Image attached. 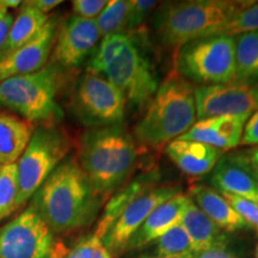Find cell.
Segmentation results:
<instances>
[{"label": "cell", "mask_w": 258, "mask_h": 258, "mask_svg": "<svg viewBox=\"0 0 258 258\" xmlns=\"http://www.w3.org/2000/svg\"><path fill=\"white\" fill-rule=\"evenodd\" d=\"M101 196L76 159H64L32 196V203L53 233L71 232L95 219Z\"/></svg>", "instance_id": "obj_1"}, {"label": "cell", "mask_w": 258, "mask_h": 258, "mask_svg": "<svg viewBox=\"0 0 258 258\" xmlns=\"http://www.w3.org/2000/svg\"><path fill=\"white\" fill-rule=\"evenodd\" d=\"M196 120L195 86L177 72L171 73L134 127V139L140 146L159 150L186 133Z\"/></svg>", "instance_id": "obj_2"}, {"label": "cell", "mask_w": 258, "mask_h": 258, "mask_svg": "<svg viewBox=\"0 0 258 258\" xmlns=\"http://www.w3.org/2000/svg\"><path fill=\"white\" fill-rule=\"evenodd\" d=\"M88 72L104 77L135 106L151 101L159 86L150 61L129 35L103 37L89 61Z\"/></svg>", "instance_id": "obj_3"}, {"label": "cell", "mask_w": 258, "mask_h": 258, "mask_svg": "<svg viewBox=\"0 0 258 258\" xmlns=\"http://www.w3.org/2000/svg\"><path fill=\"white\" fill-rule=\"evenodd\" d=\"M137 159L134 138L120 124L92 128L80 140L78 163L101 198L123 184Z\"/></svg>", "instance_id": "obj_4"}, {"label": "cell", "mask_w": 258, "mask_h": 258, "mask_svg": "<svg viewBox=\"0 0 258 258\" xmlns=\"http://www.w3.org/2000/svg\"><path fill=\"white\" fill-rule=\"evenodd\" d=\"M244 2L184 0L163 3L154 14L153 25L164 46L178 51L190 41L225 23Z\"/></svg>", "instance_id": "obj_5"}, {"label": "cell", "mask_w": 258, "mask_h": 258, "mask_svg": "<svg viewBox=\"0 0 258 258\" xmlns=\"http://www.w3.org/2000/svg\"><path fill=\"white\" fill-rule=\"evenodd\" d=\"M57 74L51 67L0 82V105L22 115L28 122L55 123L62 115L56 103Z\"/></svg>", "instance_id": "obj_6"}, {"label": "cell", "mask_w": 258, "mask_h": 258, "mask_svg": "<svg viewBox=\"0 0 258 258\" xmlns=\"http://www.w3.org/2000/svg\"><path fill=\"white\" fill-rule=\"evenodd\" d=\"M234 37L208 36L190 41L177 51L182 78L201 85L235 82Z\"/></svg>", "instance_id": "obj_7"}, {"label": "cell", "mask_w": 258, "mask_h": 258, "mask_svg": "<svg viewBox=\"0 0 258 258\" xmlns=\"http://www.w3.org/2000/svg\"><path fill=\"white\" fill-rule=\"evenodd\" d=\"M71 150V140L60 129L43 125L32 132L17 164V209L36 194Z\"/></svg>", "instance_id": "obj_8"}, {"label": "cell", "mask_w": 258, "mask_h": 258, "mask_svg": "<svg viewBox=\"0 0 258 258\" xmlns=\"http://www.w3.org/2000/svg\"><path fill=\"white\" fill-rule=\"evenodd\" d=\"M72 101L79 120L89 127H109L123 121L127 102L123 93L99 74H84L77 83Z\"/></svg>", "instance_id": "obj_9"}, {"label": "cell", "mask_w": 258, "mask_h": 258, "mask_svg": "<svg viewBox=\"0 0 258 258\" xmlns=\"http://www.w3.org/2000/svg\"><path fill=\"white\" fill-rule=\"evenodd\" d=\"M34 206L0 227V258H50L54 235Z\"/></svg>", "instance_id": "obj_10"}, {"label": "cell", "mask_w": 258, "mask_h": 258, "mask_svg": "<svg viewBox=\"0 0 258 258\" xmlns=\"http://www.w3.org/2000/svg\"><path fill=\"white\" fill-rule=\"evenodd\" d=\"M198 121L218 116L251 115L258 109V91L252 84L227 83L195 88Z\"/></svg>", "instance_id": "obj_11"}, {"label": "cell", "mask_w": 258, "mask_h": 258, "mask_svg": "<svg viewBox=\"0 0 258 258\" xmlns=\"http://www.w3.org/2000/svg\"><path fill=\"white\" fill-rule=\"evenodd\" d=\"M178 194H180V190L177 186H151L137 196L122 211L102 239V243L110 254L124 252L128 241L144 224L151 212Z\"/></svg>", "instance_id": "obj_12"}, {"label": "cell", "mask_w": 258, "mask_h": 258, "mask_svg": "<svg viewBox=\"0 0 258 258\" xmlns=\"http://www.w3.org/2000/svg\"><path fill=\"white\" fill-rule=\"evenodd\" d=\"M101 34L95 19L72 16L55 36L53 59L63 69L79 67L96 49Z\"/></svg>", "instance_id": "obj_13"}, {"label": "cell", "mask_w": 258, "mask_h": 258, "mask_svg": "<svg viewBox=\"0 0 258 258\" xmlns=\"http://www.w3.org/2000/svg\"><path fill=\"white\" fill-rule=\"evenodd\" d=\"M56 27L55 19H49L30 42L0 61V82L43 69L54 47Z\"/></svg>", "instance_id": "obj_14"}, {"label": "cell", "mask_w": 258, "mask_h": 258, "mask_svg": "<svg viewBox=\"0 0 258 258\" xmlns=\"http://www.w3.org/2000/svg\"><path fill=\"white\" fill-rule=\"evenodd\" d=\"M209 180L219 192L232 194L252 201L258 196V177L245 157L222 156L211 171Z\"/></svg>", "instance_id": "obj_15"}, {"label": "cell", "mask_w": 258, "mask_h": 258, "mask_svg": "<svg viewBox=\"0 0 258 258\" xmlns=\"http://www.w3.org/2000/svg\"><path fill=\"white\" fill-rule=\"evenodd\" d=\"M250 116H218L196 121L192 127L178 139L198 141L224 152L239 146L244 125Z\"/></svg>", "instance_id": "obj_16"}, {"label": "cell", "mask_w": 258, "mask_h": 258, "mask_svg": "<svg viewBox=\"0 0 258 258\" xmlns=\"http://www.w3.org/2000/svg\"><path fill=\"white\" fill-rule=\"evenodd\" d=\"M190 202L189 196L178 194L154 208L140 228L128 241L125 250H137L157 241L161 235L179 224Z\"/></svg>", "instance_id": "obj_17"}, {"label": "cell", "mask_w": 258, "mask_h": 258, "mask_svg": "<svg viewBox=\"0 0 258 258\" xmlns=\"http://www.w3.org/2000/svg\"><path fill=\"white\" fill-rule=\"evenodd\" d=\"M166 156L189 176L207 175L214 169L224 152L198 141L176 139L165 147Z\"/></svg>", "instance_id": "obj_18"}, {"label": "cell", "mask_w": 258, "mask_h": 258, "mask_svg": "<svg viewBox=\"0 0 258 258\" xmlns=\"http://www.w3.org/2000/svg\"><path fill=\"white\" fill-rule=\"evenodd\" d=\"M189 192V198L192 202L222 231L235 232L246 227L243 219L215 189L207 185L195 184L191 185Z\"/></svg>", "instance_id": "obj_19"}, {"label": "cell", "mask_w": 258, "mask_h": 258, "mask_svg": "<svg viewBox=\"0 0 258 258\" xmlns=\"http://www.w3.org/2000/svg\"><path fill=\"white\" fill-rule=\"evenodd\" d=\"M195 252L217 246H227V235L200 209L192 200L179 221Z\"/></svg>", "instance_id": "obj_20"}, {"label": "cell", "mask_w": 258, "mask_h": 258, "mask_svg": "<svg viewBox=\"0 0 258 258\" xmlns=\"http://www.w3.org/2000/svg\"><path fill=\"white\" fill-rule=\"evenodd\" d=\"M31 135L32 127L28 121L0 111V165L17 163Z\"/></svg>", "instance_id": "obj_21"}, {"label": "cell", "mask_w": 258, "mask_h": 258, "mask_svg": "<svg viewBox=\"0 0 258 258\" xmlns=\"http://www.w3.org/2000/svg\"><path fill=\"white\" fill-rule=\"evenodd\" d=\"M21 12L14 21L5 43L0 48V61L30 42L49 21L48 15L42 14L27 2L23 3Z\"/></svg>", "instance_id": "obj_22"}, {"label": "cell", "mask_w": 258, "mask_h": 258, "mask_svg": "<svg viewBox=\"0 0 258 258\" xmlns=\"http://www.w3.org/2000/svg\"><path fill=\"white\" fill-rule=\"evenodd\" d=\"M154 179H156L154 173H146V175L139 176L138 178L133 179L127 185L118 190L115 196H112L108 205L105 206V211L103 213V217L99 220L95 232V234L99 239L102 240L104 238L106 232L109 231L114 221L129 203L140 194H143L145 190L150 189L152 186Z\"/></svg>", "instance_id": "obj_23"}, {"label": "cell", "mask_w": 258, "mask_h": 258, "mask_svg": "<svg viewBox=\"0 0 258 258\" xmlns=\"http://www.w3.org/2000/svg\"><path fill=\"white\" fill-rule=\"evenodd\" d=\"M235 82L258 80V30L234 36Z\"/></svg>", "instance_id": "obj_24"}, {"label": "cell", "mask_w": 258, "mask_h": 258, "mask_svg": "<svg viewBox=\"0 0 258 258\" xmlns=\"http://www.w3.org/2000/svg\"><path fill=\"white\" fill-rule=\"evenodd\" d=\"M258 30V2H244L230 19L209 30L202 37L227 36L234 37L245 32Z\"/></svg>", "instance_id": "obj_25"}, {"label": "cell", "mask_w": 258, "mask_h": 258, "mask_svg": "<svg viewBox=\"0 0 258 258\" xmlns=\"http://www.w3.org/2000/svg\"><path fill=\"white\" fill-rule=\"evenodd\" d=\"M131 2L125 0H109L105 8L97 17L96 24L101 36L123 34L127 35L128 14Z\"/></svg>", "instance_id": "obj_26"}, {"label": "cell", "mask_w": 258, "mask_h": 258, "mask_svg": "<svg viewBox=\"0 0 258 258\" xmlns=\"http://www.w3.org/2000/svg\"><path fill=\"white\" fill-rule=\"evenodd\" d=\"M157 256L163 258H190L195 253L184 228L176 225L157 241Z\"/></svg>", "instance_id": "obj_27"}, {"label": "cell", "mask_w": 258, "mask_h": 258, "mask_svg": "<svg viewBox=\"0 0 258 258\" xmlns=\"http://www.w3.org/2000/svg\"><path fill=\"white\" fill-rule=\"evenodd\" d=\"M17 164L3 165L0 170V222L17 211Z\"/></svg>", "instance_id": "obj_28"}, {"label": "cell", "mask_w": 258, "mask_h": 258, "mask_svg": "<svg viewBox=\"0 0 258 258\" xmlns=\"http://www.w3.org/2000/svg\"><path fill=\"white\" fill-rule=\"evenodd\" d=\"M226 201L234 209L239 217L245 221L246 226L252 227L258 235V206L254 201L232 194L220 192Z\"/></svg>", "instance_id": "obj_29"}, {"label": "cell", "mask_w": 258, "mask_h": 258, "mask_svg": "<svg viewBox=\"0 0 258 258\" xmlns=\"http://www.w3.org/2000/svg\"><path fill=\"white\" fill-rule=\"evenodd\" d=\"M158 5L154 0H132L128 14L127 35L131 36L132 31H137L144 24L145 18Z\"/></svg>", "instance_id": "obj_30"}, {"label": "cell", "mask_w": 258, "mask_h": 258, "mask_svg": "<svg viewBox=\"0 0 258 258\" xmlns=\"http://www.w3.org/2000/svg\"><path fill=\"white\" fill-rule=\"evenodd\" d=\"M106 0H74L72 9L74 16L84 19H96L105 8Z\"/></svg>", "instance_id": "obj_31"}, {"label": "cell", "mask_w": 258, "mask_h": 258, "mask_svg": "<svg viewBox=\"0 0 258 258\" xmlns=\"http://www.w3.org/2000/svg\"><path fill=\"white\" fill-rule=\"evenodd\" d=\"M239 146H258V109L245 123Z\"/></svg>", "instance_id": "obj_32"}, {"label": "cell", "mask_w": 258, "mask_h": 258, "mask_svg": "<svg viewBox=\"0 0 258 258\" xmlns=\"http://www.w3.org/2000/svg\"><path fill=\"white\" fill-rule=\"evenodd\" d=\"M190 258H238L233 251L228 250L227 246H217L212 249L195 252Z\"/></svg>", "instance_id": "obj_33"}, {"label": "cell", "mask_w": 258, "mask_h": 258, "mask_svg": "<svg viewBox=\"0 0 258 258\" xmlns=\"http://www.w3.org/2000/svg\"><path fill=\"white\" fill-rule=\"evenodd\" d=\"M29 5H31L32 8H35L42 14L47 15L48 12H50L51 10L55 9L60 4H62L61 0H32V2H27Z\"/></svg>", "instance_id": "obj_34"}, {"label": "cell", "mask_w": 258, "mask_h": 258, "mask_svg": "<svg viewBox=\"0 0 258 258\" xmlns=\"http://www.w3.org/2000/svg\"><path fill=\"white\" fill-rule=\"evenodd\" d=\"M247 161H249L251 169L254 172V175L258 177V147L254 148V150L250 151L249 156L246 157Z\"/></svg>", "instance_id": "obj_35"}, {"label": "cell", "mask_w": 258, "mask_h": 258, "mask_svg": "<svg viewBox=\"0 0 258 258\" xmlns=\"http://www.w3.org/2000/svg\"><path fill=\"white\" fill-rule=\"evenodd\" d=\"M91 258H111V254L104 246V244L101 241V243L95 247V250H93Z\"/></svg>", "instance_id": "obj_36"}, {"label": "cell", "mask_w": 258, "mask_h": 258, "mask_svg": "<svg viewBox=\"0 0 258 258\" xmlns=\"http://www.w3.org/2000/svg\"><path fill=\"white\" fill-rule=\"evenodd\" d=\"M67 251L64 247L62 246V245H55V247H54V251L53 253H51V257L50 258H64V256H66Z\"/></svg>", "instance_id": "obj_37"}, {"label": "cell", "mask_w": 258, "mask_h": 258, "mask_svg": "<svg viewBox=\"0 0 258 258\" xmlns=\"http://www.w3.org/2000/svg\"><path fill=\"white\" fill-rule=\"evenodd\" d=\"M4 4L6 8H17V6L21 4V2H18V0H15V2H12V0H4Z\"/></svg>", "instance_id": "obj_38"}, {"label": "cell", "mask_w": 258, "mask_h": 258, "mask_svg": "<svg viewBox=\"0 0 258 258\" xmlns=\"http://www.w3.org/2000/svg\"><path fill=\"white\" fill-rule=\"evenodd\" d=\"M5 12H8V8H6L4 4V0H0V17H2Z\"/></svg>", "instance_id": "obj_39"}, {"label": "cell", "mask_w": 258, "mask_h": 258, "mask_svg": "<svg viewBox=\"0 0 258 258\" xmlns=\"http://www.w3.org/2000/svg\"><path fill=\"white\" fill-rule=\"evenodd\" d=\"M254 258H258V241L256 243V246H254Z\"/></svg>", "instance_id": "obj_40"}, {"label": "cell", "mask_w": 258, "mask_h": 258, "mask_svg": "<svg viewBox=\"0 0 258 258\" xmlns=\"http://www.w3.org/2000/svg\"><path fill=\"white\" fill-rule=\"evenodd\" d=\"M141 258H163V257H159V256H145V257H141Z\"/></svg>", "instance_id": "obj_41"}, {"label": "cell", "mask_w": 258, "mask_h": 258, "mask_svg": "<svg viewBox=\"0 0 258 258\" xmlns=\"http://www.w3.org/2000/svg\"><path fill=\"white\" fill-rule=\"evenodd\" d=\"M254 203H256V205L258 206V196H257V198H256V199H254Z\"/></svg>", "instance_id": "obj_42"}, {"label": "cell", "mask_w": 258, "mask_h": 258, "mask_svg": "<svg viewBox=\"0 0 258 258\" xmlns=\"http://www.w3.org/2000/svg\"><path fill=\"white\" fill-rule=\"evenodd\" d=\"M254 86H256V89H257V91H258V82L254 84Z\"/></svg>", "instance_id": "obj_43"}, {"label": "cell", "mask_w": 258, "mask_h": 258, "mask_svg": "<svg viewBox=\"0 0 258 258\" xmlns=\"http://www.w3.org/2000/svg\"><path fill=\"white\" fill-rule=\"evenodd\" d=\"M0 170H2V165H0Z\"/></svg>", "instance_id": "obj_44"}]
</instances>
